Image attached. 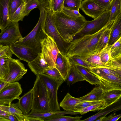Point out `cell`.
Instances as JSON below:
<instances>
[{"label": "cell", "mask_w": 121, "mask_h": 121, "mask_svg": "<svg viewBox=\"0 0 121 121\" xmlns=\"http://www.w3.org/2000/svg\"><path fill=\"white\" fill-rule=\"evenodd\" d=\"M0 121H9L5 116H0Z\"/></svg>", "instance_id": "cell-52"}, {"label": "cell", "mask_w": 121, "mask_h": 121, "mask_svg": "<svg viewBox=\"0 0 121 121\" xmlns=\"http://www.w3.org/2000/svg\"><path fill=\"white\" fill-rule=\"evenodd\" d=\"M41 43V53L45 61L49 67H55V61L58 54L60 52L55 42L52 38L47 34Z\"/></svg>", "instance_id": "cell-8"}, {"label": "cell", "mask_w": 121, "mask_h": 121, "mask_svg": "<svg viewBox=\"0 0 121 121\" xmlns=\"http://www.w3.org/2000/svg\"><path fill=\"white\" fill-rule=\"evenodd\" d=\"M47 0H40L38 8L40 11L39 18L35 26L26 36L16 42L15 44L28 46L37 53H41V41L47 35L44 28V23L48 8Z\"/></svg>", "instance_id": "cell-1"}, {"label": "cell", "mask_w": 121, "mask_h": 121, "mask_svg": "<svg viewBox=\"0 0 121 121\" xmlns=\"http://www.w3.org/2000/svg\"><path fill=\"white\" fill-rule=\"evenodd\" d=\"M101 51L96 52L86 57H84L86 60L93 67L104 66L105 64L102 62L100 58Z\"/></svg>", "instance_id": "cell-30"}, {"label": "cell", "mask_w": 121, "mask_h": 121, "mask_svg": "<svg viewBox=\"0 0 121 121\" xmlns=\"http://www.w3.org/2000/svg\"><path fill=\"white\" fill-rule=\"evenodd\" d=\"M9 46L13 54L20 60L24 61L28 63L33 60L38 56V53L28 46L14 43Z\"/></svg>", "instance_id": "cell-13"}, {"label": "cell", "mask_w": 121, "mask_h": 121, "mask_svg": "<svg viewBox=\"0 0 121 121\" xmlns=\"http://www.w3.org/2000/svg\"><path fill=\"white\" fill-rule=\"evenodd\" d=\"M27 70L20 60L11 58L8 73L3 80L8 83L17 82L26 73Z\"/></svg>", "instance_id": "cell-11"}, {"label": "cell", "mask_w": 121, "mask_h": 121, "mask_svg": "<svg viewBox=\"0 0 121 121\" xmlns=\"http://www.w3.org/2000/svg\"><path fill=\"white\" fill-rule=\"evenodd\" d=\"M9 0H0V29L1 31L11 22L9 19L8 5Z\"/></svg>", "instance_id": "cell-21"}, {"label": "cell", "mask_w": 121, "mask_h": 121, "mask_svg": "<svg viewBox=\"0 0 121 121\" xmlns=\"http://www.w3.org/2000/svg\"><path fill=\"white\" fill-rule=\"evenodd\" d=\"M111 26L107 28L102 35L97 46L95 51L100 52L108 46L111 30Z\"/></svg>", "instance_id": "cell-28"}, {"label": "cell", "mask_w": 121, "mask_h": 121, "mask_svg": "<svg viewBox=\"0 0 121 121\" xmlns=\"http://www.w3.org/2000/svg\"><path fill=\"white\" fill-rule=\"evenodd\" d=\"M82 117L78 116L73 117L60 115L46 118L43 120L44 121H82Z\"/></svg>", "instance_id": "cell-35"}, {"label": "cell", "mask_w": 121, "mask_h": 121, "mask_svg": "<svg viewBox=\"0 0 121 121\" xmlns=\"http://www.w3.org/2000/svg\"><path fill=\"white\" fill-rule=\"evenodd\" d=\"M62 11L68 16L74 18H77L83 16L79 13V11L76 10L69 9L63 8Z\"/></svg>", "instance_id": "cell-46"}, {"label": "cell", "mask_w": 121, "mask_h": 121, "mask_svg": "<svg viewBox=\"0 0 121 121\" xmlns=\"http://www.w3.org/2000/svg\"><path fill=\"white\" fill-rule=\"evenodd\" d=\"M39 75L46 87L51 111L60 110L57 92L59 88L64 81V80L56 79L44 73Z\"/></svg>", "instance_id": "cell-5"}, {"label": "cell", "mask_w": 121, "mask_h": 121, "mask_svg": "<svg viewBox=\"0 0 121 121\" xmlns=\"http://www.w3.org/2000/svg\"><path fill=\"white\" fill-rule=\"evenodd\" d=\"M121 117V114H112L108 117L104 116L103 121H117Z\"/></svg>", "instance_id": "cell-48"}, {"label": "cell", "mask_w": 121, "mask_h": 121, "mask_svg": "<svg viewBox=\"0 0 121 121\" xmlns=\"http://www.w3.org/2000/svg\"><path fill=\"white\" fill-rule=\"evenodd\" d=\"M121 96V90H112L104 93L101 100L104 101L106 108L117 102Z\"/></svg>", "instance_id": "cell-22"}, {"label": "cell", "mask_w": 121, "mask_h": 121, "mask_svg": "<svg viewBox=\"0 0 121 121\" xmlns=\"http://www.w3.org/2000/svg\"><path fill=\"white\" fill-rule=\"evenodd\" d=\"M102 101L101 100L98 101H87L80 102L77 104L76 105L75 107L76 110L75 111L82 109L92 105L101 102Z\"/></svg>", "instance_id": "cell-44"}, {"label": "cell", "mask_w": 121, "mask_h": 121, "mask_svg": "<svg viewBox=\"0 0 121 121\" xmlns=\"http://www.w3.org/2000/svg\"><path fill=\"white\" fill-rule=\"evenodd\" d=\"M104 102L103 101L100 102L90 105L82 109L77 110L74 112L79 113L81 115L83 114L90 111H95L106 108Z\"/></svg>", "instance_id": "cell-34"}, {"label": "cell", "mask_w": 121, "mask_h": 121, "mask_svg": "<svg viewBox=\"0 0 121 121\" xmlns=\"http://www.w3.org/2000/svg\"><path fill=\"white\" fill-rule=\"evenodd\" d=\"M28 63L31 71L36 75L43 73L44 70L49 67L41 53H38L36 58Z\"/></svg>", "instance_id": "cell-17"}, {"label": "cell", "mask_w": 121, "mask_h": 121, "mask_svg": "<svg viewBox=\"0 0 121 121\" xmlns=\"http://www.w3.org/2000/svg\"><path fill=\"white\" fill-rule=\"evenodd\" d=\"M24 2V0H9L8 5L9 17Z\"/></svg>", "instance_id": "cell-42"}, {"label": "cell", "mask_w": 121, "mask_h": 121, "mask_svg": "<svg viewBox=\"0 0 121 121\" xmlns=\"http://www.w3.org/2000/svg\"><path fill=\"white\" fill-rule=\"evenodd\" d=\"M86 101L87 100L74 97L68 93L59 104L60 107L65 111L74 112L76 110L75 107L77 104Z\"/></svg>", "instance_id": "cell-20"}, {"label": "cell", "mask_w": 121, "mask_h": 121, "mask_svg": "<svg viewBox=\"0 0 121 121\" xmlns=\"http://www.w3.org/2000/svg\"><path fill=\"white\" fill-rule=\"evenodd\" d=\"M108 26L107 24L95 33L85 35L73 40L70 42L66 56L69 58L74 56L86 57L96 52L99 39Z\"/></svg>", "instance_id": "cell-2"}, {"label": "cell", "mask_w": 121, "mask_h": 121, "mask_svg": "<svg viewBox=\"0 0 121 121\" xmlns=\"http://www.w3.org/2000/svg\"><path fill=\"white\" fill-rule=\"evenodd\" d=\"M110 60L104 66L94 67L89 70L96 73L113 75L121 78V68L112 65Z\"/></svg>", "instance_id": "cell-18"}, {"label": "cell", "mask_w": 121, "mask_h": 121, "mask_svg": "<svg viewBox=\"0 0 121 121\" xmlns=\"http://www.w3.org/2000/svg\"><path fill=\"white\" fill-rule=\"evenodd\" d=\"M9 121H17V120L15 117L13 115L9 113L6 116Z\"/></svg>", "instance_id": "cell-49"}, {"label": "cell", "mask_w": 121, "mask_h": 121, "mask_svg": "<svg viewBox=\"0 0 121 121\" xmlns=\"http://www.w3.org/2000/svg\"><path fill=\"white\" fill-rule=\"evenodd\" d=\"M9 113L0 109V116H6Z\"/></svg>", "instance_id": "cell-51"}, {"label": "cell", "mask_w": 121, "mask_h": 121, "mask_svg": "<svg viewBox=\"0 0 121 121\" xmlns=\"http://www.w3.org/2000/svg\"><path fill=\"white\" fill-rule=\"evenodd\" d=\"M25 15V4L24 2L22 4L15 12L9 17L11 22H18L22 21Z\"/></svg>", "instance_id": "cell-31"}, {"label": "cell", "mask_w": 121, "mask_h": 121, "mask_svg": "<svg viewBox=\"0 0 121 121\" xmlns=\"http://www.w3.org/2000/svg\"><path fill=\"white\" fill-rule=\"evenodd\" d=\"M82 0H64L63 8L79 11Z\"/></svg>", "instance_id": "cell-37"}, {"label": "cell", "mask_w": 121, "mask_h": 121, "mask_svg": "<svg viewBox=\"0 0 121 121\" xmlns=\"http://www.w3.org/2000/svg\"></svg>", "instance_id": "cell-54"}, {"label": "cell", "mask_w": 121, "mask_h": 121, "mask_svg": "<svg viewBox=\"0 0 121 121\" xmlns=\"http://www.w3.org/2000/svg\"><path fill=\"white\" fill-rule=\"evenodd\" d=\"M110 10L108 25L112 23L121 14V0H113L111 4Z\"/></svg>", "instance_id": "cell-23"}, {"label": "cell", "mask_w": 121, "mask_h": 121, "mask_svg": "<svg viewBox=\"0 0 121 121\" xmlns=\"http://www.w3.org/2000/svg\"><path fill=\"white\" fill-rule=\"evenodd\" d=\"M121 37L111 47L110 52L112 58L121 55Z\"/></svg>", "instance_id": "cell-39"}, {"label": "cell", "mask_w": 121, "mask_h": 121, "mask_svg": "<svg viewBox=\"0 0 121 121\" xmlns=\"http://www.w3.org/2000/svg\"><path fill=\"white\" fill-rule=\"evenodd\" d=\"M13 54L9 45L3 46L1 45L0 46V57L5 55L12 57Z\"/></svg>", "instance_id": "cell-47"}, {"label": "cell", "mask_w": 121, "mask_h": 121, "mask_svg": "<svg viewBox=\"0 0 121 121\" xmlns=\"http://www.w3.org/2000/svg\"><path fill=\"white\" fill-rule=\"evenodd\" d=\"M103 91L99 85L93 88V89L86 95L79 98L87 101L102 100Z\"/></svg>", "instance_id": "cell-27"}, {"label": "cell", "mask_w": 121, "mask_h": 121, "mask_svg": "<svg viewBox=\"0 0 121 121\" xmlns=\"http://www.w3.org/2000/svg\"><path fill=\"white\" fill-rule=\"evenodd\" d=\"M69 60L71 64L83 66L89 70L93 67L92 66L86 61L84 57L74 56L69 58Z\"/></svg>", "instance_id": "cell-32"}, {"label": "cell", "mask_w": 121, "mask_h": 121, "mask_svg": "<svg viewBox=\"0 0 121 121\" xmlns=\"http://www.w3.org/2000/svg\"><path fill=\"white\" fill-rule=\"evenodd\" d=\"M101 8L106 10L110 9L111 4L113 0H92Z\"/></svg>", "instance_id": "cell-45"}, {"label": "cell", "mask_w": 121, "mask_h": 121, "mask_svg": "<svg viewBox=\"0 0 121 121\" xmlns=\"http://www.w3.org/2000/svg\"><path fill=\"white\" fill-rule=\"evenodd\" d=\"M111 28V32L107 46H112L121 37V14L112 24Z\"/></svg>", "instance_id": "cell-19"}, {"label": "cell", "mask_w": 121, "mask_h": 121, "mask_svg": "<svg viewBox=\"0 0 121 121\" xmlns=\"http://www.w3.org/2000/svg\"><path fill=\"white\" fill-rule=\"evenodd\" d=\"M56 28L60 35L66 42H70L87 20L82 16L72 17L63 11L56 12L52 15Z\"/></svg>", "instance_id": "cell-3"}, {"label": "cell", "mask_w": 121, "mask_h": 121, "mask_svg": "<svg viewBox=\"0 0 121 121\" xmlns=\"http://www.w3.org/2000/svg\"><path fill=\"white\" fill-rule=\"evenodd\" d=\"M33 98V88L18 99L16 104L17 106L21 110L23 115L27 116L32 110Z\"/></svg>", "instance_id": "cell-16"}, {"label": "cell", "mask_w": 121, "mask_h": 121, "mask_svg": "<svg viewBox=\"0 0 121 121\" xmlns=\"http://www.w3.org/2000/svg\"><path fill=\"white\" fill-rule=\"evenodd\" d=\"M43 73L56 79H63L60 73L55 67H49L44 70Z\"/></svg>", "instance_id": "cell-43"}, {"label": "cell", "mask_w": 121, "mask_h": 121, "mask_svg": "<svg viewBox=\"0 0 121 121\" xmlns=\"http://www.w3.org/2000/svg\"><path fill=\"white\" fill-rule=\"evenodd\" d=\"M22 91L19 82L8 83L0 91V105H8L14 100L18 99Z\"/></svg>", "instance_id": "cell-9"}, {"label": "cell", "mask_w": 121, "mask_h": 121, "mask_svg": "<svg viewBox=\"0 0 121 121\" xmlns=\"http://www.w3.org/2000/svg\"><path fill=\"white\" fill-rule=\"evenodd\" d=\"M11 58L5 55L0 57V79L4 80L8 73Z\"/></svg>", "instance_id": "cell-29"}, {"label": "cell", "mask_w": 121, "mask_h": 121, "mask_svg": "<svg viewBox=\"0 0 121 121\" xmlns=\"http://www.w3.org/2000/svg\"><path fill=\"white\" fill-rule=\"evenodd\" d=\"M1 45V44H0V45Z\"/></svg>", "instance_id": "cell-53"}, {"label": "cell", "mask_w": 121, "mask_h": 121, "mask_svg": "<svg viewBox=\"0 0 121 121\" xmlns=\"http://www.w3.org/2000/svg\"><path fill=\"white\" fill-rule=\"evenodd\" d=\"M71 66L69 58L60 52L58 53L55 61V66L65 82L67 80Z\"/></svg>", "instance_id": "cell-15"}, {"label": "cell", "mask_w": 121, "mask_h": 121, "mask_svg": "<svg viewBox=\"0 0 121 121\" xmlns=\"http://www.w3.org/2000/svg\"><path fill=\"white\" fill-rule=\"evenodd\" d=\"M75 65L84 79L85 81L92 85H99L100 84V81L99 79L90 72L87 69L81 66Z\"/></svg>", "instance_id": "cell-24"}, {"label": "cell", "mask_w": 121, "mask_h": 121, "mask_svg": "<svg viewBox=\"0 0 121 121\" xmlns=\"http://www.w3.org/2000/svg\"><path fill=\"white\" fill-rule=\"evenodd\" d=\"M112 46H107L101 51L100 58L102 62L106 64L112 59L110 49Z\"/></svg>", "instance_id": "cell-41"}, {"label": "cell", "mask_w": 121, "mask_h": 121, "mask_svg": "<svg viewBox=\"0 0 121 121\" xmlns=\"http://www.w3.org/2000/svg\"><path fill=\"white\" fill-rule=\"evenodd\" d=\"M71 64V68L66 81L67 84L72 85L77 82L85 81L75 65Z\"/></svg>", "instance_id": "cell-26"}, {"label": "cell", "mask_w": 121, "mask_h": 121, "mask_svg": "<svg viewBox=\"0 0 121 121\" xmlns=\"http://www.w3.org/2000/svg\"><path fill=\"white\" fill-rule=\"evenodd\" d=\"M80 8L87 15L95 19L106 10L99 6L92 0H84Z\"/></svg>", "instance_id": "cell-14"}, {"label": "cell", "mask_w": 121, "mask_h": 121, "mask_svg": "<svg viewBox=\"0 0 121 121\" xmlns=\"http://www.w3.org/2000/svg\"><path fill=\"white\" fill-rule=\"evenodd\" d=\"M25 4V15H28L33 9L37 8L40 4V0H24Z\"/></svg>", "instance_id": "cell-38"}, {"label": "cell", "mask_w": 121, "mask_h": 121, "mask_svg": "<svg viewBox=\"0 0 121 121\" xmlns=\"http://www.w3.org/2000/svg\"><path fill=\"white\" fill-rule=\"evenodd\" d=\"M44 28L46 33L54 40L60 52L66 55L70 42L66 41L59 33L55 26L52 15L48 7L45 22Z\"/></svg>", "instance_id": "cell-7"}, {"label": "cell", "mask_w": 121, "mask_h": 121, "mask_svg": "<svg viewBox=\"0 0 121 121\" xmlns=\"http://www.w3.org/2000/svg\"><path fill=\"white\" fill-rule=\"evenodd\" d=\"M89 70L99 79L100 83L99 85L104 93L112 90H121V78L113 75L96 73Z\"/></svg>", "instance_id": "cell-12"}, {"label": "cell", "mask_w": 121, "mask_h": 121, "mask_svg": "<svg viewBox=\"0 0 121 121\" xmlns=\"http://www.w3.org/2000/svg\"><path fill=\"white\" fill-rule=\"evenodd\" d=\"M1 79H0V80Z\"/></svg>", "instance_id": "cell-55"}, {"label": "cell", "mask_w": 121, "mask_h": 121, "mask_svg": "<svg viewBox=\"0 0 121 121\" xmlns=\"http://www.w3.org/2000/svg\"><path fill=\"white\" fill-rule=\"evenodd\" d=\"M121 106H116L109 110L103 112H99L96 114L84 120H82V121H94L98 118L102 116H106L110 112L121 109Z\"/></svg>", "instance_id": "cell-40"}, {"label": "cell", "mask_w": 121, "mask_h": 121, "mask_svg": "<svg viewBox=\"0 0 121 121\" xmlns=\"http://www.w3.org/2000/svg\"><path fill=\"white\" fill-rule=\"evenodd\" d=\"M33 87V98L31 110L44 113L51 112L47 90L39 75Z\"/></svg>", "instance_id": "cell-4"}, {"label": "cell", "mask_w": 121, "mask_h": 121, "mask_svg": "<svg viewBox=\"0 0 121 121\" xmlns=\"http://www.w3.org/2000/svg\"><path fill=\"white\" fill-rule=\"evenodd\" d=\"M8 83L5 82L3 80H0V91L2 88Z\"/></svg>", "instance_id": "cell-50"}, {"label": "cell", "mask_w": 121, "mask_h": 121, "mask_svg": "<svg viewBox=\"0 0 121 121\" xmlns=\"http://www.w3.org/2000/svg\"><path fill=\"white\" fill-rule=\"evenodd\" d=\"M110 12V9L93 20L86 21L82 27L75 35L73 40L85 35L93 34L101 29L107 25Z\"/></svg>", "instance_id": "cell-6"}, {"label": "cell", "mask_w": 121, "mask_h": 121, "mask_svg": "<svg viewBox=\"0 0 121 121\" xmlns=\"http://www.w3.org/2000/svg\"><path fill=\"white\" fill-rule=\"evenodd\" d=\"M0 109L13 115L23 114L22 111L17 106L16 104L11 103L8 105H0Z\"/></svg>", "instance_id": "cell-36"}, {"label": "cell", "mask_w": 121, "mask_h": 121, "mask_svg": "<svg viewBox=\"0 0 121 121\" xmlns=\"http://www.w3.org/2000/svg\"><path fill=\"white\" fill-rule=\"evenodd\" d=\"M64 0H48V9L52 15L56 12L62 11Z\"/></svg>", "instance_id": "cell-33"}, {"label": "cell", "mask_w": 121, "mask_h": 121, "mask_svg": "<svg viewBox=\"0 0 121 121\" xmlns=\"http://www.w3.org/2000/svg\"><path fill=\"white\" fill-rule=\"evenodd\" d=\"M18 22H11L0 33V44L9 45L22 37L20 32Z\"/></svg>", "instance_id": "cell-10"}, {"label": "cell", "mask_w": 121, "mask_h": 121, "mask_svg": "<svg viewBox=\"0 0 121 121\" xmlns=\"http://www.w3.org/2000/svg\"><path fill=\"white\" fill-rule=\"evenodd\" d=\"M79 114V113L78 112H74L67 111H61L60 110L44 113H38L31 110L27 116L41 118L43 119L44 118H46L60 115L66 114L75 115Z\"/></svg>", "instance_id": "cell-25"}]
</instances>
